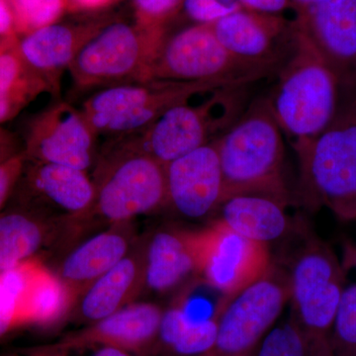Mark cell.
<instances>
[{"label":"cell","mask_w":356,"mask_h":356,"mask_svg":"<svg viewBox=\"0 0 356 356\" xmlns=\"http://www.w3.org/2000/svg\"><path fill=\"white\" fill-rule=\"evenodd\" d=\"M254 356H310L305 339L291 318L267 332Z\"/></svg>","instance_id":"obj_29"},{"label":"cell","mask_w":356,"mask_h":356,"mask_svg":"<svg viewBox=\"0 0 356 356\" xmlns=\"http://www.w3.org/2000/svg\"><path fill=\"white\" fill-rule=\"evenodd\" d=\"M203 229H159L144 248V286L170 291L192 275H200Z\"/></svg>","instance_id":"obj_19"},{"label":"cell","mask_w":356,"mask_h":356,"mask_svg":"<svg viewBox=\"0 0 356 356\" xmlns=\"http://www.w3.org/2000/svg\"><path fill=\"white\" fill-rule=\"evenodd\" d=\"M6 356H28V355H6Z\"/></svg>","instance_id":"obj_41"},{"label":"cell","mask_w":356,"mask_h":356,"mask_svg":"<svg viewBox=\"0 0 356 356\" xmlns=\"http://www.w3.org/2000/svg\"><path fill=\"white\" fill-rule=\"evenodd\" d=\"M218 316L193 320L182 306L163 311L159 341L181 356H200L209 351L216 341Z\"/></svg>","instance_id":"obj_25"},{"label":"cell","mask_w":356,"mask_h":356,"mask_svg":"<svg viewBox=\"0 0 356 356\" xmlns=\"http://www.w3.org/2000/svg\"><path fill=\"white\" fill-rule=\"evenodd\" d=\"M294 6L297 8V14L301 13V11L305 10L309 7L316 6V4L320 3V2L324 1V0H291Z\"/></svg>","instance_id":"obj_39"},{"label":"cell","mask_w":356,"mask_h":356,"mask_svg":"<svg viewBox=\"0 0 356 356\" xmlns=\"http://www.w3.org/2000/svg\"><path fill=\"white\" fill-rule=\"evenodd\" d=\"M273 76L236 58L216 38L210 24H193L165 36L152 65L149 81L250 86Z\"/></svg>","instance_id":"obj_9"},{"label":"cell","mask_w":356,"mask_h":356,"mask_svg":"<svg viewBox=\"0 0 356 356\" xmlns=\"http://www.w3.org/2000/svg\"><path fill=\"white\" fill-rule=\"evenodd\" d=\"M111 142L97 158L90 214L112 226L165 207V165L143 151L134 135Z\"/></svg>","instance_id":"obj_4"},{"label":"cell","mask_w":356,"mask_h":356,"mask_svg":"<svg viewBox=\"0 0 356 356\" xmlns=\"http://www.w3.org/2000/svg\"><path fill=\"white\" fill-rule=\"evenodd\" d=\"M330 356H356V284L346 288L337 309Z\"/></svg>","instance_id":"obj_28"},{"label":"cell","mask_w":356,"mask_h":356,"mask_svg":"<svg viewBox=\"0 0 356 356\" xmlns=\"http://www.w3.org/2000/svg\"><path fill=\"white\" fill-rule=\"evenodd\" d=\"M295 19L334 72L339 88H355L356 0H324Z\"/></svg>","instance_id":"obj_16"},{"label":"cell","mask_w":356,"mask_h":356,"mask_svg":"<svg viewBox=\"0 0 356 356\" xmlns=\"http://www.w3.org/2000/svg\"><path fill=\"white\" fill-rule=\"evenodd\" d=\"M286 206L262 194H236L222 200L216 220L243 238L268 245L289 229Z\"/></svg>","instance_id":"obj_21"},{"label":"cell","mask_w":356,"mask_h":356,"mask_svg":"<svg viewBox=\"0 0 356 356\" xmlns=\"http://www.w3.org/2000/svg\"><path fill=\"white\" fill-rule=\"evenodd\" d=\"M238 356H254V353H252V355H238Z\"/></svg>","instance_id":"obj_40"},{"label":"cell","mask_w":356,"mask_h":356,"mask_svg":"<svg viewBox=\"0 0 356 356\" xmlns=\"http://www.w3.org/2000/svg\"><path fill=\"white\" fill-rule=\"evenodd\" d=\"M243 9L254 13L282 15L291 10L297 16V8L291 0H238Z\"/></svg>","instance_id":"obj_34"},{"label":"cell","mask_w":356,"mask_h":356,"mask_svg":"<svg viewBox=\"0 0 356 356\" xmlns=\"http://www.w3.org/2000/svg\"><path fill=\"white\" fill-rule=\"evenodd\" d=\"M98 350L95 355L91 356H131L128 351L121 348H113V346H98Z\"/></svg>","instance_id":"obj_38"},{"label":"cell","mask_w":356,"mask_h":356,"mask_svg":"<svg viewBox=\"0 0 356 356\" xmlns=\"http://www.w3.org/2000/svg\"><path fill=\"white\" fill-rule=\"evenodd\" d=\"M215 144L224 179L222 200L236 194H262L288 205L283 132L266 96L248 104Z\"/></svg>","instance_id":"obj_1"},{"label":"cell","mask_w":356,"mask_h":356,"mask_svg":"<svg viewBox=\"0 0 356 356\" xmlns=\"http://www.w3.org/2000/svg\"><path fill=\"white\" fill-rule=\"evenodd\" d=\"M26 161L27 159L24 152H22L0 165V213L13 197V192L24 170Z\"/></svg>","instance_id":"obj_32"},{"label":"cell","mask_w":356,"mask_h":356,"mask_svg":"<svg viewBox=\"0 0 356 356\" xmlns=\"http://www.w3.org/2000/svg\"><path fill=\"white\" fill-rule=\"evenodd\" d=\"M17 44V35L0 38V97L18 91L49 90L46 83L28 69Z\"/></svg>","instance_id":"obj_26"},{"label":"cell","mask_w":356,"mask_h":356,"mask_svg":"<svg viewBox=\"0 0 356 356\" xmlns=\"http://www.w3.org/2000/svg\"><path fill=\"white\" fill-rule=\"evenodd\" d=\"M111 20L106 18L79 23H55L18 39V51L28 69L58 95L60 77L69 70L89 40Z\"/></svg>","instance_id":"obj_17"},{"label":"cell","mask_w":356,"mask_h":356,"mask_svg":"<svg viewBox=\"0 0 356 356\" xmlns=\"http://www.w3.org/2000/svg\"><path fill=\"white\" fill-rule=\"evenodd\" d=\"M184 0H133L135 21L152 29H166V24L182 8Z\"/></svg>","instance_id":"obj_30"},{"label":"cell","mask_w":356,"mask_h":356,"mask_svg":"<svg viewBox=\"0 0 356 356\" xmlns=\"http://www.w3.org/2000/svg\"><path fill=\"white\" fill-rule=\"evenodd\" d=\"M39 95L37 91L25 90L0 97V125L13 119Z\"/></svg>","instance_id":"obj_33"},{"label":"cell","mask_w":356,"mask_h":356,"mask_svg":"<svg viewBox=\"0 0 356 356\" xmlns=\"http://www.w3.org/2000/svg\"><path fill=\"white\" fill-rule=\"evenodd\" d=\"M271 264L268 245L243 238L218 220L203 229L200 276L225 297L259 280Z\"/></svg>","instance_id":"obj_13"},{"label":"cell","mask_w":356,"mask_h":356,"mask_svg":"<svg viewBox=\"0 0 356 356\" xmlns=\"http://www.w3.org/2000/svg\"><path fill=\"white\" fill-rule=\"evenodd\" d=\"M128 224L112 225L77 245L65 257L58 275L74 298L133 250L132 232Z\"/></svg>","instance_id":"obj_20"},{"label":"cell","mask_w":356,"mask_h":356,"mask_svg":"<svg viewBox=\"0 0 356 356\" xmlns=\"http://www.w3.org/2000/svg\"><path fill=\"white\" fill-rule=\"evenodd\" d=\"M17 35L14 29L13 11L8 0H0V38Z\"/></svg>","instance_id":"obj_36"},{"label":"cell","mask_w":356,"mask_h":356,"mask_svg":"<svg viewBox=\"0 0 356 356\" xmlns=\"http://www.w3.org/2000/svg\"><path fill=\"white\" fill-rule=\"evenodd\" d=\"M16 34H29L57 23L70 9L69 0H8Z\"/></svg>","instance_id":"obj_27"},{"label":"cell","mask_w":356,"mask_h":356,"mask_svg":"<svg viewBox=\"0 0 356 356\" xmlns=\"http://www.w3.org/2000/svg\"><path fill=\"white\" fill-rule=\"evenodd\" d=\"M143 286L144 248H133L81 295L79 313L88 322H98L130 304Z\"/></svg>","instance_id":"obj_22"},{"label":"cell","mask_w":356,"mask_h":356,"mask_svg":"<svg viewBox=\"0 0 356 356\" xmlns=\"http://www.w3.org/2000/svg\"><path fill=\"white\" fill-rule=\"evenodd\" d=\"M291 56L277 72V81L266 96L274 118L292 147L315 139L331 123L339 106L341 88L297 21Z\"/></svg>","instance_id":"obj_2"},{"label":"cell","mask_w":356,"mask_h":356,"mask_svg":"<svg viewBox=\"0 0 356 356\" xmlns=\"http://www.w3.org/2000/svg\"><path fill=\"white\" fill-rule=\"evenodd\" d=\"M116 0H69L70 9L74 11H95L110 6Z\"/></svg>","instance_id":"obj_37"},{"label":"cell","mask_w":356,"mask_h":356,"mask_svg":"<svg viewBox=\"0 0 356 356\" xmlns=\"http://www.w3.org/2000/svg\"><path fill=\"white\" fill-rule=\"evenodd\" d=\"M210 26L232 55L271 76L277 74L294 49L295 18L240 9Z\"/></svg>","instance_id":"obj_12"},{"label":"cell","mask_w":356,"mask_h":356,"mask_svg":"<svg viewBox=\"0 0 356 356\" xmlns=\"http://www.w3.org/2000/svg\"><path fill=\"white\" fill-rule=\"evenodd\" d=\"M182 8L194 24H212L243 9L238 0H184Z\"/></svg>","instance_id":"obj_31"},{"label":"cell","mask_w":356,"mask_h":356,"mask_svg":"<svg viewBox=\"0 0 356 356\" xmlns=\"http://www.w3.org/2000/svg\"><path fill=\"white\" fill-rule=\"evenodd\" d=\"M224 88L211 83L149 81L97 89L81 111L97 136L136 135L151 126L166 110Z\"/></svg>","instance_id":"obj_8"},{"label":"cell","mask_w":356,"mask_h":356,"mask_svg":"<svg viewBox=\"0 0 356 356\" xmlns=\"http://www.w3.org/2000/svg\"><path fill=\"white\" fill-rule=\"evenodd\" d=\"M49 218L15 202L0 213V274L31 261L51 238Z\"/></svg>","instance_id":"obj_23"},{"label":"cell","mask_w":356,"mask_h":356,"mask_svg":"<svg viewBox=\"0 0 356 356\" xmlns=\"http://www.w3.org/2000/svg\"><path fill=\"white\" fill-rule=\"evenodd\" d=\"M13 197L44 216L46 209L55 210L63 218L79 220L90 214L95 186L86 170L27 161Z\"/></svg>","instance_id":"obj_14"},{"label":"cell","mask_w":356,"mask_h":356,"mask_svg":"<svg viewBox=\"0 0 356 356\" xmlns=\"http://www.w3.org/2000/svg\"><path fill=\"white\" fill-rule=\"evenodd\" d=\"M165 207L187 219L216 214L224 199V179L214 142L165 165Z\"/></svg>","instance_id":"obj_15"},{"label":"cell","mask_w":356,"mask_h":356,"mask_svg":"<svg viewBox=\"0 0 356 356\" xmlns=\"http://www.w3.org/2000/svg\"><path fill=\"white\" fill-rule=\"evenodd\" d=\"M22 152L23 147L16 136L0 126V165Z\"/></svg>","instance_id":"obj_35"},{"label":"cell","mask_w":356,"mask_h":356,"mask_svg":"<svg viewBox=\"0 0 356 356\" xmlns=\"http://www.w3.org/2000/svg\"><path fill=\"white\" fill-rule=\"evenodd\" d=\"M248 86L209 93L202 102L175 105L135 138L143 151L163 165L214 142L247 108Z\"/></svg>","instance_id":"obj_7"},{"label":"cell","mask_w":356,"mask_h":356,"mask_svg":"<svg viewBox=\"0 0 356 356\" xmlns=\"http://www.w3.org/2000/svg\"><path fill=\"white\" fill-rule=\"evenodd\" d=\"M97 137L81 109L57 99L32 117L26 127V159L88 172L98 156Z\"/></svg>","instance_id":"obj_11"},{"label":"cell","mask_w":356,"mask_h":356,"mask_svg":"<svg viewBox=\"0 0 356 356\" xmlns=\"http://www.w3.org/2000/svg\"><path fill=\"white\" fill-rule=\"evenodd\" d=\"M74 300L60 276L32 262L23 296L21 325L53 324L65 316Z\"/></svg>","instance_id":"obj_24"},{"label":"cell","mask_w":356,"mask_h":356,"mask_svg":"<svg viewBox=\"0 0 356 356\" xmlns=\"http://www.w3.org/2000/svg\"><path fill=\"white\" fill-rule=\"evenodd\" d=\"M290 300L289 276L277 264H271L259 280L233 296L222 297L218 316L216 341L200 356L252 355L273 329Z\"/></svg>","instance_id":"obj_10"},{"label":"cell","mask_w":356,"mask_h":356,"mask_svg":"<svg viewBox=\"0 0 356 356\" xmlns=\"http://www.w3.org/2000/svg\"><path fill=\"white\" fill-rule=\"evenodd\" d=\"M291 318L310 356H330L332 325L344 289V274L325 243L310 238L290 264Z\"/></svg>","instance_id":"obj_5"},{"label":"cell","mask_w":356,"mask_h":356,"mask_svg":"<svg viewBox=\"0 0 356 356\" xmlns=\"http://www.w3.org/2000/svg\"><path fill=\"white\" fill-rule=\"evenodd\" d=\"M163 314V311L154 303H130L90 327L47 346L58 351L89 346H113L128 353L145 350L159 339Z\"/></svg>","instance_id":"obj_18"},{"label":"cell","mask_w":356,"mask_h":356,"mask_svg":"<svg viewBox=\"0 0 356 356\" xmlns=\"http://www.w3.org/2000/svg\"><path fill=\"white\" fill-rule=\"evenodd\" d=\"M304 198L343 220L356 218V86L341 89L336 114L315 139L293 147Z\"/></svg>","instance_id":"obj_3"},{"label":"cell","mask_w":356,"mask_h":356,"mask_svg":"<svg viewBox=\"0 0 356 356\" xmlns=\"http://www.w3.org/2000/svg\"><path fill=\"white\" fill-rule=\"evenodd\" d=\"M166 29L110 21L77 54L69 70L76 90L149 81Z\"/></svg>","instance_id":"obj_6"}]
</instances>
